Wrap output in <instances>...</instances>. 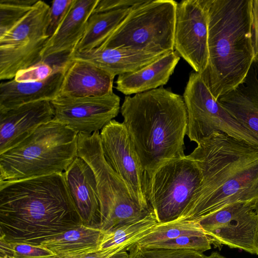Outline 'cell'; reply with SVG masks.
Segmentation results:
<instances>
[{"mask_svg": "<svg viewBox=\"0 0 258 258\" xmlns=\"http://www.w3.org/2000/svg\"><path fill=\"white\" fill-rule=\"evenodd\" d=\"M188 156L201 174L199 191L178 220L197 221L235 204L258 202V146L220 132Z\"/></svg>", "mask_w": 258, "mask_h": 258, "instance_id": "cell-1", "label": "cell"}, {"mask_svg": "<svg viewBox=\"0 0 258 258\" xmlns=\"http://www.w3.org/2000/svg\"><path fill=\"white\" fill-rule=\"evenodd\" d=\"M82 223L63 173L0 183V241L40 246Z\"/></svg>", "mask_w": 258, "mask_h": 258, "instance_id": "cell-2", "label": "cell"}, {"mask_svg": "<svg viewBox=\"0 0 258 258\" xmlns=\"http://www.w3.org/2000/svg\"><path fill=\"white\" fill-rule=\"evenodd\" d=\"M120 112L148 176L168 161L186 156L187 116L183 96L161 87L125 96Z\"/></svg>", "mask_w": 258, "mask_h": 258, "instance_id": "cell-3", "label": "cell"}, {"mask_svg": "<svg viewBox=\"0 0 258 258\" xmlns=\"http://www.w3.org/2000/svg\"><path fill=\"white\" fill-rule=\"evenodd\" d=\"M208 19L207 67L201 75L217 100L245 78L254 61L252 0H204Z\"/></svg>", "mask_w": 258, "mask_h": 258, "instance_id": "cell-4", "label": "cell"}, {"mask_svg": "<svg viewBox=\"0 0 258 258\" xmlns=\"http://www.w3.org/2000/svg\"><path fill=\"white\" fill-rule=\"evenodd\" d=\"M78 134L54 118L0 154V183L62 173L78 155Z\"/></svg>", "mask_w": 258, "mask_h": 258, "instance_id": "cell-5", "label": "cell"}, {"mask_svg": "<svg viewBox=\"0 0 258 258\" xmlns=\"http://www.w3.org/2000/svg\"><path fill=\"white\" fill-rule=\"evenodd\" d=\"M177 3L173 0H146L133 7L110 35L96 48L156 54L173 51Z\"/></svg>", "mask_w": 258, "mask_h": 258, "instance_id": "cell-6", "label": "cell"}, {"mask_svg": "<svg viewBox=\"0 0 258 258\" xmlns=\"http://www.w3.org/2000/svg\"><path fill=\"white\" fill-rule=\"evenodd\" d=\"M77 156L85 160L95 174L101 210L98 227L104 232L139 221L153 212L134 199L125 183L108 165L99 132L78 134Z\"/></svg>", "mask_w": 258, "mask_h": 258, "instance_id": "cell-7", "label": "cell"}, {"mask_svg": "<svg viewBox=\"0 0 258 258\" xmlns=\"http://www.w3.org/2000/svg\"><path fill=\"white\" fill-rule=\"evenodd\" d=\"M201 180L197 163L188 155L168 161L148 176L146 195L157 222L177 220L199 191Z\"/></svg>", "mask_w": 258, "mask_h": 258, "instance_id": "cell-8", "label": "cell"}, {"mask_svg": "<svg viewBox=\"0 0 258 258\" xmlns=\"http://www.w3.org/2000/svg\"><path fill=\"white\" fill-rule=\"evenodd\" d=\"M50 6L38 1L14 27L0 36V79H13L20 70L43 60L49 38Z\"/></svg>", "mask_w": 258, "mask_h": 258, "instance_id": "cell-9", "label": "cell"}, {"mask_svg": "<svg viewBox=\"0 0 258 258\" xmlns=\"http://www.w3.org/2000/svg\"><path fill=\"white\" fill-rule=\"evenodd\" d=\"M183 98L187 116L186 135L197 144L216 132L258 146V137L241 125L216 100L201 75L191 73Z\"/></svg>", "mask_w": 258, "mask_h": 258, "instance_id": "cell-10", "label": "cell"}, {"mask_svg": "<svg viewBox=\"0 0 258 258\" xmlns=\"http://www.w3.org/2000/svg\"><path fill=\"white\" fill-rule=\"evenodd\" d=\"M104 158L142 206L152 210L147 195L148 174L143 168L124 123L114 119L100 133Z\"/></svg>", "mask_w": 258, "mask_h": 258, "instance_id": "cell-11", "label": "cell"}, {"mask_svg": "<svg viewBox=\"0 0 258 258\" xmlns=\"http://www.w3.org/2000/svg\"><path fill=\"white\" fill-rule=\"evenodd\" d=\"M255 205H233L196 222L211 238L213 244L226 245L258 254V216Z\"/></svg>", "mask_w": 258, "mask_h": 258, "instance_id": "cell-12", "label": "cell"}, {"mask_svg": "<svg viewBox=\"0 0 258 258\" xmlns=\"http://www.w3.org/2000/svg\"><path fill=\"white\" fill-rule=\"evenodd\" d=\"M208 19L204 0H183L176 10L174 49L200 75L208 63Z\"/></svg>", "mask_w": 258, "mask_h": 258, "instance_id": "cell-13", "label": "cell"}, {"mask_svg": "<svg viewBox=\"0 0 258 258\" xmlns=\"http://www.w3.org/2000/svg\"><path fill=\"white\" fill-rule=\"evenodd\" d=\"M120 97L113 92L102 96H58L50 101L54 118L78 134L99 132L118 115Z\"/></svg>", "mask_w": 258, "mask_h": 258, "instance_id": "cell-14", "label": "cell"}, {"mask_svg": "<svg viewBox=\"0 0 258 258\" xmlns=\"http://www.w3.org/2000/svg\"><path fill=\"white\" fill-rule=\"evenodd\" d=\"M54 116L48 101L0 111V154L19 144L39 126L53 119Z\"/></svg>", "mask_w": 258, "mask_h": 258, "instance_id": "cell-15", "label": "cell"}, {"mask_svg": "<svg viewBox=\"0 0 258 258\" xmlns=\"http://www.w3.org/2000/svg\"><path fill=\"white\" fill-rule=\"evenodd\" d=\"M63 173L82 222L98 227L101 220L100 203L92 169L77 156Z\"/></svg>", "mask_w": 258, "mask_h": 258, "instance_id": "cell-16", "label": "cell"}, {"mask_svg": "<svg viewBox=\"0 0 258 258\" xmlns=\"http://www.w3.org/2000/svg\"><path fill=\"white\" fill-rule=\"evenodd\" d=\"M114 77L91 63L68 58L58 96L81 97L111 94Z\"/></svg>", "mask_w": 258, "mask_h": 258, "instance_id": "cell-17", "label": "cell"}, {"mask_svg": "<svg viewBox=\"0 0 258 258\" xmlns=\"http://www.w3.org/2000/svg\"><path fill=\"white\" fill-rule=\"evenodd\" d=\"M99 0H75L42 52L43 60L55 55L69 57L82 39L87 22Z\"/></svg>", "mask_w": 258, "mask_h": 258, "instance_id": "cell-18", "label": "cell"}, {"mask_svg": "<svg viewBox=\"0 0 258 258\" xmlns=\"http://www.w3.org/2000/svg\"><path fill=\"white\" fill-rule=\"evenodd\" d=\"M217 101L241 125L258 137V62L253 61L243 81Z\"/></svg>", "mask_w": 258, "mask_h": 258, "instance_id": "cell-19", "label": "cell"}, {"mask_svg": "<svg viewBox=\"0 0 258 258\" xmlns=\"http://www.w3.org/2000/svg\"><path fill=\"white\" fill-rule=\"evenodd\" d=\"M64 63L50 77L42 81L19 83L13 79L2 82L0 111L35 102H50L55 99L60 93L63 78Z\"/></svg>", "mask_w": 258, "mask_h": 258, "instance_id": "cell-20", "label": "cell"}, {"mask_svg": "<svg viewBox=\"0 0 258 258\" xmlns=\"http://www.w3.org/2000/svg\"><path fill=\"white\" fill-rule=\"evenodd\" d=\"M164 54L120 48H96L87 51H74L68 58L88 62L115 77L137 71Z\"/></svg>", "mask_w": 258, "mask_h": 258, "instance_id": "cell-21", "label": "cell"}, {"mask_svg": "<svg viewBox=\"0 0 258 258\" xmlns=\"http://www.w3.org/2000/svg\"><path fill=\"white\" fill-rule=\"evenodd\" d=\"M180 58L174 50L166 53L137 71L118 76L115 88L130 95L161 87L168 82Z\"/></svg>", "mask_w": 258, "mask_h": 258, "instance_id": "cell-22", "label": "cell"}, {"mask_svg": "<svg viewBox=\"0 0 258 258\" xmlns=\"http://www.w3.org/2000/svg\"><path fill=\"white\" fill-rule=\"evenodd\" d=\"M104 233L98 227L82 223L40 246L55 254L88 252L100 249Z\"/></svg>", "mask_w": 258, "mask_h": 258, "instance_id": "cell-23", "label": "cell"}, {"mask_svg": "<svg viewBox=\"0 0 258 258\" xmlns=\"http://www.w3.org/2000/svg\"><path fill=\"white\" fill-rule=\"evenodd\" d=\"M132 8L92 13L87 22L84 35L74 51H87L100 45L128 14Z\"/></svg>", "mask_w": 258, "mask_h": 258, "instance_id": "cell-24", "label": "cell"}, {"mask_svg": "<svg viewBox=\"0 0 258 258\" xmlns=\"http://www.w3.org/2000/svg\"><path fill=\"white\" fill-rule=\"evenodd\" d=\"M158 223L154 213L144 218L104 232L99 249H105L120 246L128 247L147 234Z\"/></svg>", "mask_w": 258, "mask_h": 258, "instance_id": "cell-25", "label": "cell"}, {"mask_svg": "<svg viewBox=\"0 0 258 258\" xmlns=\"http://www.w3.org/2000/svg\"><path fill=\"white\" fill-rule=\"evenodd\" d=\"M206 235L208 234L197 222L175 220L162 223H158L149 233L135 243L144 246L182 236Z\"/></svg>", "mask_w": 258, "mask_h": 258, "instance_id": "cell-26", "label": "cell"}, {"mask_svg": "<svg viewBox=\"0 0 258 258\" xmlns=\"http://www.w3.org/2000/svg\"><path fill=\"white\" fill-rule=\"evenodd\" d=\"M37 2L38 0H1L0 36L14 27Z\"/></svg>", "mask_w": 258, "mask_h": 258, "instance_id": "cell-27", "label": "cell"}, {"mask_svg": "<svg viewBox=\"0 0 258 258\" xmlns=\"http://www.w3.org/2000/svg\"><path fill=\"white\" fill-rule=\"evenodd\" d=\"M128 258H203V253L190 249L149 247L134 243L127 247Z\"/></svg>", "mask_w": 258, "mask_h": 258, "instance_id": "cell-28", "label": "cell"}, {"mask_svg": "<svg viewBox=\"0 0 258 258\" xmlns=\"http://www.w3.org/2000/svg\"><path fill=\"white\" fill-rule=\"evenodd\" d=\"M211 238L208 235L182 236L176 238L149 244V247L185 249L195 250L201 253L211 248Z\"/></svg>", "mask_w": 258, "mask_h": 258, "instance_id": "cell-29", "label": "cell"}, {"mask_svg": "<svg viewBox=\"0 0 258 258\" xmlns=\"http://www.w3.org/2000/svg\"><path fill=\"white\" fill-rule=\"evenodd\" d=\"M0 258H39L55 255L41 246L0 241Z\"/></svg>", "mask_w": 258, "mask_h": 258, "instance_id": "cell-30", "label": "cell"}, {"mask_svg": "<svg viewBox=\"0 0 258 258\" xmlns=\"http://www.w3.org/2000/svg\"><path fill=\"white\" fill-rule=\"evenodd\" d=\"M63 63L52 65L45 60H42L33 66L19 71L14 79L19 83L42 81L50 77Z\"/></svg>", "mask_w": 258, "mask_h": 258, "instance_id": "cell-31", "label": "cell"}, {"mask_svg": "<svg viewBox=\"0 0 258 258\" xmlns=\"http://www.w3.org/2000/svg\"><path fill=\"white\" fill-rule=\"evenodd\" d=\"M127 247L126 246H120L88 252L63 253L39 258H128Z\"/></svg>", "mask_w": 258, "mask_h": 258, "instance_id": "cell-32", "label": "cell"}, {"mask_svg": "<svg viewBox=\"0 0 258 258\" xmlns=\"http://www.w3.org/2000/svg\"><path fill=\"white\" fill-rule=\"evenodd\" d=\"M75 0H54L50 6L49 21L47 33L49 38L56 32Z\"/></svg>", "mask_w": 258, "mask_h": 258, "instance_id": "cell-33", "label": "cell"}, {"mask_svg": "<svg viewBox=\"0 0 258 258\" xmlns=\"http://www.w3.org/2000/svg\"><path fill=\"white\" fill-rule=\"evenodd\" d=\"M146 0H99L93 13L128 9L141 4Z\"/></svg>", "mask_w": 258, "mask_h": 258, "instance_id": "cell-34", "label": "cell"}, {"mask_svg": "<svg viewBox=\"0 0 258 258\" xmlns=\"http://www.w3.org/2000/svg\"><path fill=\"white\" fill-rule=\"evenodd\" d=\"M251 32L254 61L258 62V0H252Z\"/></svg>", "mask_w": 258, "mask_h": 258, "instance_id": "cell-35", "label": "cell"}, {"mask_svg": "<svg viewBox=\"0 0 258 258\" xmlns=\"http://www.w3.org/2000/svg\"><path fill=\"white\" fill-rule=\"evenodd\" d=\"M203 258H226L217 252H213L209 255H204Z\"/></svg>", "mask_w": 258, "mask_h": 258, "instance_id": "cell-36", "label": "cell"}, {"mask_svg": "<svg viewBox=\"0 0 258 258\" xmlns=\"http://www.w3.org/2000/svg\"><path fill=\"white\" fill-rule=\"evenodd\" d=\"M254 211L258 216V202L256 203L255 205Z\"/></svg>", "mask_w": 258, "mask_h": 258, "instance_id": "cell-37", "label": "cell"}]
</instances>
